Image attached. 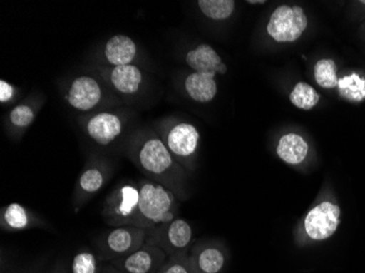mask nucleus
Returning a JSON list of instances; mask_svg holds the SVG:
<instances>
[{"label":"nucleus","instance_id":"15","mask_svg":"<svg viewBox=\"0 0 365 273\" xmlns=\"http://www.w3.org/2000/svg\"><path fill=\"white\" fill-rule=\"evenodd\" d=\"M43 225L42 219L20 203H9L0 211V227L5 232L28 231Z\"/></svg>","mask_w":365,"mask_h":273},{"label":"nucleus","instance_id":"26","mask_svg":"<svg viewBox=\"0 0 365 273\" xmlns=\"http://www.w3.org/2000/svg\"><path fill=\"white\" fill-rule=\"evenodd\" d=\"M159 273H194L190 257L186 252L174 254L168 257L165 264L160 269Z\"/></svg>","mask_w":365,"mask_h":273},{"label":"nucleus","instance_id":"19","mask_svg":"<svg viewBox=\"0 0 365 273\" xmlns=\"http://www.w3.org/2000/svg\"><path fill=\"white\" fill-rule=\"evenodd\" d=\"M309 143L299 133H286L279 139L277 155L289 165H299L309 155Z\"/></svg>","mask_w":365,"mask_h":273},{"label":"nucleus","instance_id":"5","mask_svg":"<svg viewBox=\"0 0 365 273\" xmlns=\"http://www.w3.org/2000/svg\"><path fill=\"white\" fill-rule=\"evenodd\" d=\"M157 133L174 159L182 168H190L200 143L198 129L190 123H163Z\"/></svg>","mask_w":365,"mask_h":273},{"label":"nucleus","instance_id":"29","mask_svg":"<svg viewBox=\"0 0 365 273\" xmlns=\"http://www.w3.org/2000/svg\"><path fill=\"white\" fill-rule=\"evenodd\" d=\"M248 4H251V5H264V4H266V1L264 0H248Z\"/></svg>","mask_w":365,"mask_h":273},{"label":"nucleus","instance_id":"23","mask_svg":"<svg viewBox=\"0 0 365 273\" xmlns=\"http://www.w3.org/2000/svg\"><path fill=\"white\" fill-rule=\"evenodd\" d=\"M314 78L319 87L323 89H334L337 87V65L333 59H319L314 66Z\"/></svg>","mask_w":365,"mask_h":273},{"label":"nucleus","instance_id":"21","mask_svg":"<svg viewBox=\"0 0 365 273\" xmlns=\"http://www.w3.org/2000/svg\"><path fill=\"white\" fill-rule=\"evenodd\" d=\"M199 9L208 19L223 21L231 18L235 11L233 0H199Z\"/></svg>","mask_w":365,"mask_h":273},{"label":"nucleus","instance_id":"2","mask_svg":"<svg viewBox=\"0 0 365 273\" xmlns=\"http://www.w3.org/2000/svg\"><path fill=\"white\" fill-rule=\"evenodd\" d=\"M138 186V210L134 227L150 230L176 219L178 203L171 190L147 178L141 180Z\"/></svg>","mask_w":365,"mask_h":273},{"label":"nucleus","instance_id":"28","mask_svg":"<svg viewBox=\"0 0 365 273\" xmlns=\"http://www.w3.org/2000/svg\"><path fill=\"white\" fill-rule=\"evenodd\" d=\"M101 273H123L120 272V270H118V269L114 268V267L110 264V267H108V268L104 269V270H102Z\"/></svg>","mask_w":365,"mask_h":273},{"label":"nucleus","instance_id":"9","mask_svg":"<svg viewBox=\"0 0 365 273\" xmlns=\"http://www.w3.org/2000/svg\"><path fill=\"white\" fill-rule=\"evenodd\" d=\"M192 241V229L185 220L174 219L168 225L148 230L145 243L157 246L168 257L185 252Z\"/></svg>","mask_w":365,"mask_h":273},{"label":"nucleus","instance_id":"1","mask_svg":"<svg viewBox=\"0 0 365 273\" xmlns=\"http://www.w3.org/2000/svg\"><path fill=\"white\" fill-rule=\"evenodd\" d=\"M127 155L147 180L182 197L185 170L174 159L157 131L141 129L129 139Z\"/></svg>","mask_w":365,"mask_h":273},{"label":"nucleus","instance_id":"24","mask_svg":"<svg viewBox=\"0 0 365 273\" xmlns=\"http://www.w3.org/2000/svg\"><path fill=\"white\" fill-rule=\"evenodd\" d=\"M36 113L38 108L32 103L18 104L8 114V124L16 130H24L36 120Z\"/></svg>","mask_w":365,"mask_h":273},{"label":"nucleus","instance_id":"13","mask_svg":"<svg viewBox=\"0 0 365 273\" xmlns=\"http://www.w3.org/2000/svg\"><path fill=\"white\" fill-rule=\"evenodd\" d=\"M168 256L157 246L145 243L133 254L110 262L114 268L123 273H159Z\"/></svg>","mask_w":365,"mask_h":273},{"label":"nucleus","instance_id":"14","mask_svg":"<svg viewBox=\"0 0 365 273\" xmlns=\"http://www.w3.org/2000/svg\"><path fill=\"white\" fill-rule=\"evenodd\" d=\"M138 56L136 42L124 34L110 36L103 46L102 58L108 67L134 65Z\"/></svg>","mask_w":365,"mask_h":273},{"label":"nucleus","instance_id":"3","mask_svg":"<svg viewBox=\"0 0 365 273\" xmlns=\"http://www.w3.org/2000/svg\"><path fill=\"white\" fill-rule=\"evenodd\" d=\"M139 203V186L127 180L118 185L106 197L102 208V217L110 227H134Z\"/></svg>","mask_w":365,"mask_h":273},{"label":"nucleus","instance_id":"12","mask_svg":"<svg viewBox=\"0 0 365 273\" xmlns=\"http://www.w3.org/2000/svg\"><path fill=\"white\" fill-rule=\"evenodd\" d=\"M341 210L335 203L323 201L312 208L304 219V231L312 241L322 242L331 237L340 225Z\"/></svg>","mask_w":365,"mask_h":273},{"label":"nucleus","instance_id":"10","mask_svg":"<svg viewBox=\"0 0 365 273\" xmlns=\"http://www.w3.org/2000/svg\"><path fill=\"white\" fill-rule=\"evenodd\" d=\"M102 79L113 94L123 100L138 96L145 84V73L136 65L98 68Z\"/></svg>","mask_w":365,"mask_h":273},{"label":"nucleus","instance_id":"8","mask_svg":"<svg viewBox=\"0 0 365 273\" xmlns=\"http://www.w3.org/2000/svg\"><path fill=\"white\" fill-rule=\"evenodd\" d=\"M309 19L300 6L281 5L270 16L268 36L277 43H294L304 34Z\"/></svg>","mask_w":365,"mask_h":273},{"label":"nucleus","instance_id":"11","mask_svg":"<svg viewBox=\"0 0 365 273\" xmlns=\"http://www.w3.org/2000/svg\"><path fill=\"white\" fill-rule=\"evenodd\" d=\"M112 175V168L106 160L94 159L88 162L76 184L73 206L78 211L106 186Z\"/></svg>","mask_w":365,"mask_h":273},{"label":"nucleus","instance_id":"7","mask_svg":"<svg viewBox=\"0 0 365 273\" xmlns=\"http://www.w3.org/2000/svg\"><path fill=\"white\" fill-rule=\"evenodd\" d=\"M148 230L141 227H112L98 239V249L104 259H120L140 249L145 244Z\"/></svg>","mask_w":365,"mask_h":273},{"label":"nucleus","instance_id":"6","mask_svg":"<svg viewBox=\"0 0 365 273\" xmlns=\"http://www.w3.org/2000/svg\"><path fill=\"white\" fill-rule=\"evenodd\" d=\"M127 117L120 110H98L82 120V129L88 138L100 145L110 147L125 133Z\"/></svg>","mask_w":365,"mask_h":273},{"label":"nucleus","instance_id":"30","mask_svg":"<svg viewBox=\"0 0 365 273\" xmlns=\"http://www.w3.org/2000/svg\"><path fill=\"white\" fill-rule=\"evenodd\" d=\"M361 4H363V5H365V0H362V1H360Z\"/></svg>","mask_w":365,"mask_h":273},{"label":"nucleus","instance_id":"27","mask_svg":"<svg viewBox=\"0 0 365 273\" xmlns=\"http://www.w3.org/2000/svg\"><path fill=\"white\" fill-rule=\"evenodd\" d=\"M19 91L14 86L5 80L0 81V103L9 104L16 98Z\"/></svg>","mask_w":365,"mask_h":273},{"label":"nucleus","instance_id":"22","mask_svg":"<svg viewBox=\"0 0 365 273\" xmlns=\"http://www.w3.org/2000/svg\"><path fill=\"white\" fill-rule=\"evenodd\" d=\"M337 87L340 96L346 100L359 103L365 98V79L359 73L340 78Z\"/></svg>","mask_w":365,"mask_h":273},{"label":"nucleus","instance_id":"18","mask_svg":"<svg viewBox=\"0 0 365 273\" xmlns=\"http://www.w3.org/2000/svg\"><path fill=\"white\" fill-rule=\"evenodd\" d=\"M194 273H221L227 262L225 252L219 246L197 248L190 257Z\"/></svg>","mask_w":365,"mask_h":273},{"label":"nucleus","instance_id":"16","mask_svg":"<svg viewBox=\"0 0 365 273\" xmlns=\"http://www.w3.org/2000/svg\"><path fill=\"white\" fill-rule=\"evenodd\" d=\"M186 63L194 73H212L215 75H225L227 65L223 63L220 55L208 44H200L190 49L186 54Z\"/></svg>","mask_w":365,"mask_h":273},{"label":"nucleus","instance_id":"31","mask_svg":"<svg viewBox=\"0 0 365 273\" xmlns=\"http://www.w3.org/2000/svg\"><path fill=\"white\" fill-rule=\"evenodd\" d=\"M55 273H63V272H61V271H58V272H55Z\"/></svg>","mask_w":365,"mask_h":273},{"label":"nucleus","instance_id":"17","mask_svg":"<svg viewBox=\"0 0 365 273\" xmlns=\"http://www.w3.org/2000/svg\"><path fill=\"white\" fill-rule=\"evenodd\" d=\"M215 76L212 73H190L184 81V89L190 100L202 104L211 102L218 94Z\"/></svg>","mask_w":365,"mask_h":273},{"label":"nucleus","instance_id":"25","mask_svg":"<svg viewBox=\"0 0 365 273\" xmlns=\"http://www.w3.org/2000/svg\"><path fill=\"white\" fill-rule=\"evenodd\" d=\"M71 273H101L98 256L90 250H80L73 256Z\"/></svg>","mask_w":365,"mask_h":273},{"label":"nucleus","instance_id":"4","mask_svg":"<svg viewBox=\"0 0 365 273\" xmlns=\"http://www.w3.org/2000/svg\"><path fill=\"white\" fill-rule=\"evenodd\" d=\"M110 90L101 76L86 73L69 82L66 88L65 101L77 112H93L106 104Z\"/></svg>","mask_w":365,"mask_h":273},{"label":"nucleus","instance_id":"20","mask_svg":"<svg viewBox=\"0 0 365 273\" xmlns=\"http://www.w3.org/2000/svg\"><path fill=\"white\" fill-rule=\"evenodd\" d=\"M289 98L293 106L302 110H313L321 100V96L317 93V90L304 81L295 84Z\"/></svg>","mask_w":365,"mask_h":273}]
</instances>
